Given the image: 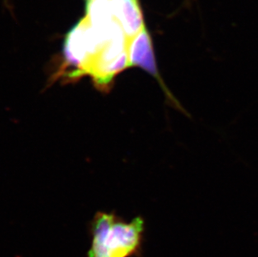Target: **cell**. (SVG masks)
Returning <instances> with one entry per match:
<instances>
[{
	"instance_id": "cell-3",
	"label": "cell",
	"mask_w": 258,
	"mask_h": 257,
	"mask_svg": "<svg viewBox=\"0 0 258 257\" xmlns=\"http://www.w3.org/2000/svg\"><path fill=\"white\" fill-rule=\"evenodd\" d=\"M128 56L130 68L140 67L150 74L151 76H153L161 85V89L167 97V100L171 103L173 106L176 107L183 111V108L180 106V103L178 102L175 97L171 95L160 75L156 66L152 40L146 27L137 34V36H135L128 42Z\"/></svg>"
},
{
	"instance_id": "cell-4",
	"label": "cell",
	"mask_w": 258,
	"mask_h": 257,
	"mask_svg": "<svg viewBox=\"0 0 258 257\" xmlns=\"http://www.w3.org/2000/svg\"><path fill=\"white\" fill-rule=\"evenodd\" d=\"M110 7L127 41L137 36L146 27L138 0H110Z\"/></svg>"
},
{
	"instance_id": "cell-2",
	"label": "cell",
	"mask_w": 258,
	"mask_h": 257,
	"mask_svg": "<svg viewBox=\"0 0 258 257\" xmlns=\"http://www.w3.org/2000/svg\"><path fill=\"white\" fill-rule=\"evenodd\" d=\"M106 42L93 29L85 17L66 35L63 57L66 67L75 69L71 79L86 76L88 68Z\"/></svg>"
},
{
	"instance_id": "cell-5",
	"label": "cell",
	"mask_w": 258,
	"mask_h": 257,
	"mask_svg": "<svg viewBox=\"0 0 258 257\" xmlns=\"http://www.w3.org/2000/svg\"><path fill=\"white\" fill-rule=\"evenodd\" d=\"M86 3L90 2V1H93V0H86Z\"/></svg>"
},
{
	"instance_id": "cell-1",
	"label": "cell",
	"mask_w": 258,
	"mask_h": 257,
	"mask_svg": "<svg viewBox=\"0 0 258 257\" xmlns=\"http://www.w3.org/2000/svg\"><path fill=\"white\" fill-rule=\"evenodd\" d=\"M145 221L141 216L124 222L113 214L99 212L93 220L88 257H133L141 254Z\"/></svg>"
}]
</instances>
